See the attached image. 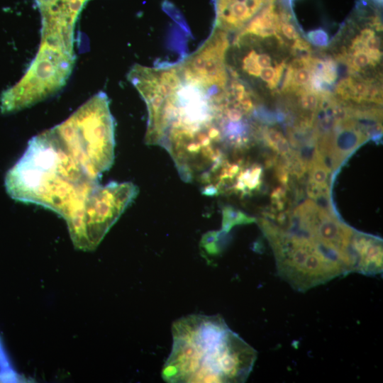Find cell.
<instances>
[{
	"label": "cell",
	"mask_w": 383,
	"mask_h": 383,
	"mask_svg": "<svg viewBox=\"0 0 383 383\" xmlns=\"http://www.w3.org/2000/svg\"><path fill=\"white\" fill-rule=\"evenodd\" d=\"M172 345L162 370L170 383L243 382L257 353L220 315L190 314L172 326Z\"/></svg>",
	"instance_id": "1"
},
{
	"label": "cell",
	"mask_w": 383,
	"mask_h": 383,
	"mask_svg": "<svg viewBox=\"0 0 383 383\" xmlns=\"http://www.w3.org/2000/svg\"><path fill=\"white\" fill-rule=\"evenodd\" d=\"M99 179L67 152L53 128L34 136L7 172L5 187L13 199L51 210L65 221L82 205Z\"/></svg>",
	"instance_id": "2"
},
{
	"label": "cell",
	"mask_w": 383,
	"mask_h": 383,
	"mask_svg": "<svg viewBox=\"0 0 383 383\" xmlns=\"http://www.w3.org/2000/svg\"><path fill=\"white\" fill-rule=\"evenodd\" d=\"M72 158L99 179L114 160L115 121L107 95L99 91L52 128Z\"/></svg>",
	"instance_id": "3"
},
{
	"label": "cell",
	"mask_w": 383,
	"mask_h": 383,
	"mask_svg": "<svg viewBox=\"0 0 383 383\" xmlns=\"http://www.w3.org/2000/svg\"><path fill=\"white\" fill-rule=\"evenodd\" d=\"M260 226L273 249L278 274L295 290L306 292L348 273L314 240L284 231L267 219H261Z\"/></svg>",
	"instance_id": "4"
},
{
	"label": "cell",
	"mask_w": 383,
	"mask_h": 383,
	"mask_svg": "<svg viewBox=\"0 0 383 383\" xmlns=\"http://www.w3.org/2000/svg\"><path fill=\"white\" fill-rule=\"evenodd\" d=\"M138 193V187L130 182L94 187L66 221L74 246L84 251L94 250Z\"/></svg>",
	"instance_id": "5"
},
{
	"label": "cell",
	"mask_w": 383,
	"mask_h": 383,
	"mask_svg": "<svg viewBox=\"0 0 383 383\" xmlns=\"http://www.w3.org/2000/svg\"><path fill=\"white\" fill-rule=\"evenodd\" d=\"M73 45L51 35H42L35 57L13 92L4 102V111L33 106L57 93L66 84L74 67Z\"/></svg>",
	"instance_id": "6"
},
{
	"label": "cell",
	"mask_w": 383,
	"mask_h": 383,
	"mask_svg": "<svg viewBox=\"0 0 383 383\" xmlns=\"http://www.w3.org/2000/svg\"><path fill=\"white\" fill-rule=\"evenodd\" d=\"M354 272L374 276L382 272V243L379 238L355 231L352 239Z\"/></svg>",
	"instance_id": "7"
},
{
	"label": "cell",
	"mask_w": 383,
	"mask_h": 383,
	"mask_svg": "<svg viewBox=\"0 0 383 383\" xmlns=\"http://www.w3.org/2000/svg\"><path fill=\"white\" fill-rule=\"evenodd\" d=\"M368 139L353 118L335 123L330 149L333 170L338 169L352 152Z\"/></svg>",
	"instance_id": "8"
},
{
	"label": "cell",
	"mask_w": 383,
	"mask_h": 383,
	"mask_svg": "<svg viewBox=\"0 0 383 383\" xmlns=\"http://www.w3.org/2000/svg\"><path fill=\"white\" fill-rule=\"evenodd\" d=\"M311 77V71L306 67L294 70L289 91H296L299 87L309 84Z\"/></svg>",
	"instance_id": "9"
},
{
	"label": "cell",
	"mask_w": 383,
	"mask_h": 383,
	"mask_svg": "<svg viewBox=\"0 0 383 383\" xmlns=\"http://www.w3.org/2000/svg\"><path fill=\"white\" fill-rule=\"evenodd\" d=\"M257 54L251 50L242 60V70L248 74L257 77L260 75L261 67L257 61Z\"/></svg>",
	"instance_id": "10"
},
{
	"label": "cell",
	"mask_w": 383,
	"mask_h": 383,
	"mask_svg": "<svg viewBox=\"0 0 383 383\" xmlns=\"http://www.w3.org/2000/svg\"><path fill=\"white\" fill-rule=\"evenodd\" d=\"M324 83L333 84L338 77L337 64L335 60L327 59L323 61L322 70L318 74Z\"/></svg>",
	"instance_id": "11"
},
{
	"label": "cell",
	"mask_w": 383,
	"mask_h": 383,
	"mask_svg": "<svg viewBox=\"0 0 383 383\" xmlns=\"http://www.w3.org/2000/svg\"><path fill=\"white\" fill-rule=\"evenodd\" d=\"M368 87L369 81L365 82L362 79L356 80L353 78L350 99L357 103L365 101L368 92Z\"/></svg>",
	"instance_id": "12"
},
{
	"label": "cell",
	"mask_w": 383,
	"mask_h": 383,
	"mask_svg": "<svg viewBox=\"0 0 383 383\" xmlns=\"http://www.w3.org/2000/svg\"><path fill=\"white\" fill-rule=\"evenodd\" d=\"M309 171L310 179L313 182L318 184H327L328 177L331 172L324 165L315 162Z\"/></svg>",
	"instance_id": "13"
},
{
	"label": "cell",
	"mask_w": 383,
	"mask_h": 383,
	"mask_svg": "<svg viewBox=\"0 0 383 383\" xmlns=\"http://www.w3.org/2000/svg\"><path fill=\"white\" fill-rule=\"evenodd\" d=\"M353 82V77H348L341 79L335 87V92L342 99L349 100L351 97V89Z\"/></svg>",
	"instance_id": "14"
},
{
	"label": "cell",
	"mask_w": 383,
	"mask_h": 383,
	"mask_svg": "<svg viewBox=\"0 0 383 383\" xmlns=\"http://www.w3.org/2000/svg\"><path fill=\"white\" fill-rule=\"evenodd\" d=\"M309 41L316 46L325 47L328 45L327 33L321 29L311 30L307 34Z\"/></svg>",
	"instance_id": "15"
},
{
	"label": "cell",
	"mask_w": 383,
	"mask_h": 383,
	"mask_svg": "<svg viewBox=\"0 0 383 383\" xmlns=\"http://www.w3.org/2000/svg\"><path fill=\"white\" fill-rule=\"evenodd\" d=\"M263 138L267 145L274 148L276 144L284 137L282 133L274 128H266L262 133Z\"/></svg>",
	"instance_id": "16"
},
{
	"label": "cell",
	"mask_w": 383,
	"mask_h": 383,
	"mask_svg": "<svg viewBox=\"0 0 383 383\" xmlns=\"http://www.w3.org/2000/svg\"><path fill=\"white\" fill-rule=\"evenodd\" d=\"M280 30L283 35L289 40H296L299 38V34L291 21H282Z\"/></svg>",
	"instance_id": "17"
},
{
	"label": "cell",
	"mask_w": 383,
	"mask_h": 383,
	"mask_svg": "<svg viewBox=\"0 0 383 383\" xmlns=\"http://www.w3.org/2000/svg\"><path fill=\"white\" fill-rule=\"evenodd\" d=\"M285 67V62L283 61L281 63L277 65L274 67V77L273 79L267 84L268 87L270 89H275L278 85Z\"/></svg>",
	"instance_id": "18"
},
{
	"label": "cell",
	"mask_w": 383,
	"mask_h": 383,
	"mask_svg": "<svg viewBox=\"0 0 383 383\" xmlns=\"http://www.w3.org/2000/svg\"><path fill=\"white\" fill-rule=\"evenodd\" d=\"M276 174L282 185L287 187L289 181V170L286 165H278L276 168Z\"/></svg>",
	"instance_id": "19"
},
{
	"label": "cell",
	"mask_w": 383,
	"mask_h": 383,
	"mask_svg": "<svg viewBox=\"0 0 383 383\" xmlns=\"http://www.w3.org/2000/svg\"><path fill=\"white\" fill-rule=\"evenodd\" d=\"M259 77L267 84L270 83L274 77V68L270 66L261 68Z\"/></svg>",
	"instance_id": "20"
},
{
	"label": "cell",
	"mask_w": 383,
	"mask_h": 383,
	"mask_svg": "<svg viewBox=\"0 0 383 383\" xmlns=\"http://www.w3.org/2000/svg\"><path fill=\"white\" fill-rule=\"evenodd\" d=\"M292 50H311L310 43L306 40L298 38L295 40L293 45Z\"/></svg>",
	"instance_id": "21"
},
{
	"label": "cell",
	"mask_w": 383,
	"mask_h": 383,
	"mask_svg": "<svg viewBox=\"0 0 383 383\" xmlns=\"http://www.w3.org/2000/svg\"><path fill=\"white\" fill-rule=\"evenodd\" d=\"M286 194V189L284 186H280L275 188L271 193V198L272 201L284 199Z\"/></svg>",
	"instance_id": "22"
},
{
	"label": "cell",
	"mask_w": 383,
	"mask_h": 383,
	"mask_svg": "<svg viewBox=\"0 0 383 383\" xmlns=\"http://www.w3.org/2000/svg\"><path fill=\"white\" fill-rule=\"evenodd\" d=\"M365 45L368 50H379L380 47V38L374 35L365 43Z\"/></svg>",
	"instance_id": "23"
},
{
	"label": "cell",
	"mask_w": 383,
	"mask_h": 383,
	"mask_svg": "<svg viewBox=\"0 0 383 383\" xmlns=\"http://www.w3.org/2000/svg\"><path fill=\"white\" fill-rule=\"evenodd\" d=\"M257 61L261 68L267 67L271 65V58L267 54H257Z\"/></svg>",
	"instance_id": "24"
},
{
	"label": "cell",
	"mask_w": 383,
	"mask_h": 383,
	"mask_svg": "<svg viewBox=\"0 0 383 383\" xmlns=\"http://www.w3.org/2000/svg\"><path fill=\"white\" fill-rule=\"evenodd\" d=\"M375 35V32L373 29L366 28L362 30L358 37L365 44V43L372 37Z\"/></svg>",
	"instance_id": "25"
}]
</instances>
